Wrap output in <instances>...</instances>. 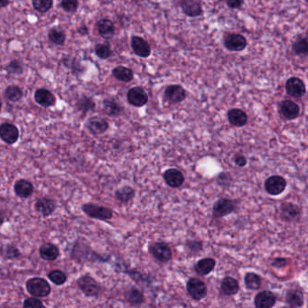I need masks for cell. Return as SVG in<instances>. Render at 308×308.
I'll return each mask as SVG.
<instances>
[{
    "mask_svg": "<svg viewBox=\"0 0 308 308\" xmlns=\"http://www.w3.org/2000/svg\"><path fill=\"white\" fill-rule=\"evenodd\" d=\"M25 287L28 293L36 297H45L49 296L51 293L49 283L42 277H33L28 279Z\"/></svg>",
    "mask_w": 308,
    "mask_h": 308,
    "instance_id": "obj_1",
    "label": "cell"
},
{
    "mask_svg": "<svg viewBox=\"0 0 308 308\" xmlns=\"http://www.w3.org/2000/svg\"><path fill=\"white\" fill-rule=\"evenodd\" d=\"M81 209L86 215L93 219L99 220V221H109L113 217L112 210L105 206H100L98 204H91V203L83 204Z\"/></svg>",
    "mask_w": 308,
    "mask_h": 308,
    "instance_id": "obj_2",
    "label": "cell"
},
{
    "mask_svg": "<svg viewBox=\"0 0 308 308\" xmlns=\"http://www.w3.org/2000/svg\"><path fill=\"white\" fill-rule=\"evenodd\" d=\"M237 209V203L232 199L220 198L212 206V216L214 218H222L234 212Z\"/></svg>",
    "mask_w": 308,
    "mask_h": 308,
    "instance_id": "obj_3",
    "label": "cell"
},
{
    "mask_svg": "<svg viewBox=\"0 0 308 308\" xmlns=\"http://www.w3.org/2000/svg\"><path fill=\"white\" fill-rule=\"evenodd\" d=\"M186 290L189 296L195 301H200L207 296V287L203 280L191 277L186 283Z\"/></svg>",
    "mask_w": 308,
    "mask_h": 308,
    "instance_id": "obj_4",
    "label": "cell"
},
{
    "mask_svg": "<svg viewBox=\"0 0 308 308\" xmlns=\"http://www.w3.org/2000/svg\"><path fill=\"white\" fill-rule=\"evenodd\" d=\"M77 285L81 292L88 297H97L100 293V286L90 275H84L79 277Z\"/></svg>",
    "mask_w": 308,
    "mask_h": 308,
    "instance_id": "obj_5",
    "label": "cell"
},
{
    "mask_svg": "<svg viewBox=\"0 0 308 308\" xmlns=\"http://www.w3.org/2000/svg\"><path fill=\"white\" fill-rule=\"evenodd\" d=\"M287 185H288V183L283 176L271 175L266 179L264 188L269 194H270L272 196H277L286 190Z\"/></svg>",
    "mask_w": 308,
    "mask_h": 308,
    "instance_id": "obj_6",
    "label": "cell"
},
{
    "mask_svg": "<svg viewBox=\"0 0 308 308\" xmlns=\"http://www.w3.org/2000/svg\"><path fill=\"white\" fill-rule=\"evenodd\" d=\"M150 252L153 255L154 259L162 263H167L172 259L173 252L171 247L165 241L154 242L150 247Z\"/></svg>",
    "mask_w": 308,
    "mask_h": 308,
    "instance_id": "obj_7",
    "label": "cell"
},
{
    "mask_svg": "<svg viewBox=\"0 0 308 308\" xmlns=\"http://www.w3.org/2000/svg\"><path fill=\"white\" fill-rule=\"evenodd\" d=\"M224 46L231 52H241L247 47V39L240 34H229L224 37Z\"/></svg>",
    "mask_w": 308,
    "mask_h": 308,
    "instance_id": "obj_8",
    "label": "cell"
},
{
    "mask_svg": "<svg viewBox=\"0 0 308 308\" xmlns=\"http://www.w3.org/2000/svg\"><path fill=\"white\" fill-rule=\"evenodd\" d=\"M286 92L294 98H302L307 93L305 82L298 77H291L286 82Z\"/></svg>",
    "mask_w": 308,
    "mask_h": 308,
    "instance_id": "obj_9",
    "label": "cell"
},
{
    "mask_svg": "<svg viewBox=\"0 0 308 308\" xmlns=\"http://www.w3.org/2000/svg\"><path fill=\"white\" fill-rule=\"evenodd\" d=\"M129 103L136 108H141L148 102V93L141 87H133L127 93Z\"/></svg>",
    "mask_w": 308,
    "mask_h": 308,
    "instance_id": "obj_10",
    "label": "cell"
},
{
    "mask_svg": "<svg viewBox=\"0 0 308 308\" xmlns=\"http://www.w3.org/2000/svg\"><path fill=\"white\" fill-rule=\"evenodd\" d=\"M301 215V209L293 203L286 202L280 205V218L284 222H292Z\"/></svg>",
    "mask_w": 308,
    "mask_h": 308,
    "instance_id": "obj_11",
    "label": "cell"
},
{
    "mask_svg": "<svg viewBox=\"0 0 308 308\" xmlns=\"http://www.w3.org/2000/svg\"><path fill=\"white\" fill-rule=\"evenodd\" d=\"M0 138L8 145H13L17 143L19 138V129L15 125L8 122L1 124Z\"/></svg>",
    "mask_w": 308,
    "mask_h": 308,
    "instance_id": "obj_12",
    "label": "cell"
},
{
    "mask_svg": "<svg viewBox=\"0 0 308 308\" xmlns=\"http://www.w3.org/2000/svg\"><path fill=\"white\" fill-rule=\"evenodd\" d=\"M276 303L277 296L269 290L261 291L254 297V306L257 308H271L275 307Z\"/></svg>",
    "mask_w": 308,
    "mask_h": 308,
    "instance_id": "obj_13",
    "label": "cell"
},
{
    "mask_svg": "<svg viewBox=\"0 0 308 308\" xmlns=\"http://www.w3.org/2000/svg\"><path fill=\"white\" fill-rule=\"evenodd\" d=\"M164 180L168 186L172 188H178L185 183V175L176 168L167 169L163 174Z\"/></svg>",
    "mask_w": 308,
    "mask_h": 308,
    "instance_id": "obj_14",
    "label": "cell"
},
{
    "mask_svg": "<svg viewBox=\"0 0 308 308\" xmlns=\"http://www.w3.org/2000/svg\"><path fill=\"white\" fill-rule=\"evenodd\" d=\"M165 98L173 104L180 103L186 98V91L178 84L169 85L165 91Z\"/></svg>",
    "mask_w": 308,
    "mask_h": 308,
    "instance_id": "obj_15",
    "label": "cell"
},
{
    "mask_svg": "<svg viewBox=\"0 0 308 308\" xmlns=\"http://www.w3.org/2000/svg\"><path fill=\"white\" fill-rule=\"evenodd\" d=\"M240 291V284L234 277H223L219 289V293L222 296H232L237 295Z\"/></svg>",
    "mask_w": 308,
    "mask_h": 308,
    "instance_id": "obj_16",
    "label": "cell"
},
{
    "mask_svg": "<svg viewBox=\"0 0 308 308\" xmlns=\"http://www.w3.org/2000/svg\"><path fill=\"white\" fill-rule=\"evenodd\" d=\"M131 47L136 56L142 58H148L151 55V47L149 43L140 37H131Z\"/></svg>",
    "mask_w": 308,
    "mask_h": 308,
    "instance_id": "obj_17",
    "label": "cell"
},
{
    "mask_svg": "<svg viewBox=\"0 0 308 308\" xmlns=\"http://www.w3.org/2000/svg\"><path fill=\"white\" fill-rule=\"evenodd\" d=\"M180 6L189 18H198L203 14L202 3L199 0H181Z\"/></svg>",
    "mask_w": 308,
    "mask_h": 308,
    "instance_id": "obj_18",
    "label": "cell"
},
{
    "mask_svg": "<svg viewBox=\"0 0 308 308\" xmlns=\"http://www.w3.org/2000/svg\"><path fill=\"white\" fill-rule=\"evenodd\" d=\"M109 127L108 121L103 117L98 116L91 117L87 122V129L94 136L104 134L109 130Z\"/></svg>",
    "mask_w": 308,
    "mask_h": 308,
    "instance_id": "obj_19",
    "label": "cell"
},
{
    "mask_svg": "<svg viewBox=\"0 0 308 308\" xmlns=\"http://www.w3.org/2000/svg\"><path fill=\"white\" fill-rule=\"evenodd\" d=\"M280 112L285 118L294 120L300 115V107L291 99H285L279 105Z\"/></svg>",
    "mask_w": 308,
    "mask_h": 308,
    "instance_id": "obj_20",
    "label": "cell"
},
{
    "mask_svg": "<svg viewBox=\"0 0 308 308\" xmlns=\"http://www.w3.org/2000/svg\"><path fill=\"white\" fill-rule=\"evenodd\" d=\"M35 100L37 104L44 108L53 107L56 103V96L47 89H44V88L37 90L35 93Z\"/></svg>",
    "mask_w": 308,
    "mask_h": 308,
    "instance_id": "obj_21",
    "label": "cell"
},
{
    "mask_svg": "<svg viewBox=\"0 0 308 308\" xmlns=\"http://www.w3.org/2000/svg\"><path fill=\"white\" fill-rule=\"evenodd\" d=\"M35 207L37 212H40L43 217H48L56 211V204L51 198L42 197L37 200Z\"/></svg>",
    "mask_w": 308,
    "mask_h": 308,
    "instance_id": "obj_22",
    "label": "cell"
},
{
    "mask_svg": "<svg viewBox=\"0 0 308 308\" xmlns=\"http://www.w3.org/2000/svg\"><path fill=\"white\" fill-rule=\"evenodd\" d=\"M227 118L231 125L237 128H241L248 123V115L240 109H231L227 112Z\"/></svg>",
    "mask_w": 308,
    "mask_h": 308,
    "instance_id": "obj_23",
    "label": "cell"
},
{
    "mask_svg": "<svg viewBox=\"0 0 308 308\" xmlns=\"http://www.w3.org/2000/svg\"><path fill=\"white\" fill-rule=\"evenodd\" d=\"M14 190L16 194L21 198H28L34 192V186L31 182L25 179H20L16 182Z\"/></svg>",
    "mask_w": 308,
    "mask_h": 308,
    "instance_id": "obj_24",
    "label": "cell"
},
{
    "mask_svg": "<svg viewBox=\"0 0 308 308\" xmlns=\"http://www.w3.org/2000/svg\"><path fill=\"white\" fill-rule=\"evenodd\" d=\"M215 259L212 258H204L198 260L194 265V270L200 276H207L214 270Z\"/></svg>",
    "mask_w": 308,
    "mask_h": 308,
    "instance_id": "obj_25",
    "label": "cell"
},
{
    "mask_svg": "<svg viewBox=\"0 0 308 308\" xmlns=\"http://www.w3.org/2000/svg\"><path fill=\"white\" fill-rule=\"evenodd\" d=\"M39 255L42 259L47 261H54L59 258V249L52 243H44L39 249Z\"/></svg>",
    "mask_w": 308,
    "mask_h": 308,
    "instance_id": "obj_26",
    "label": "cell"
},
{
    "mask_svg": "<svg viewBox=\"0 0 308 308\" xmlns=\"http://www.w3.org/2000/svg\"><path fill=\"white\" fill-rule=\"evenodd\" d=\"M305 297L300 289H289L286 295V303L290 308H302Z\"/></svg>",
    "mask_w": 308,
    "mask_h": 308,
    "instance_id": "obj_27",
    "label": "cell"
},
{
    "mask_svg": "<svg viewBox=\"0 0 308 308\" xmlns=\"http://www.w3.org/2000/svg\"><path fill=\"white\" fill-rule=\"evenodd\" d=\"M99 35L104 39H111L115 34V25L110 19H101L97 24Z\"/></svg>",
    "mask_w": 308,
    "mask_h": 308,
    "instance_id": "obj_28",
    "label": "cell"
},
{
    "mask_svg": "<svg viewBox=\"0 0 308 308\" xmlns=\"http://www.w3.org/2000/svg\"><path fill=\"white\" fill-rule=\"evenodd\" d=\"M136 196V192L129 185H124L115 191V198L122 204H128Z\"/></svg>",
    "mask_w": 308,
    "mask_h": 308,
    "instance_id": "obj_29",
    "label": "cell"
},
{
    "mask_svg": "<svg viewBox=\"0 0 308 308\" xmlns=\"http://www.w3.org/2000/svg\"><path fill=\"white\" fill-rule=\"evenodd\" d=\"M125 298H126V301L133 307L141 306L145 301L144 294L140 290L135 289V288H132L126 292Z\"/></svg>",
    "mask_w": 308,
    "mask_h": 308,
    "instance_id": "obj_30",
    "label": "cell"
},
{
    "mask_svg": "<svg viewBox=\"0 0 308 308\" xmlns=\"http://www.w3.org/2000/svg\"><path fill=\"white\" fill-rule=\"evenodd\" d=\"M112 75L115 79L122 82H130L134 79V72L125 66H117L112 70Z\"/></svg>",
    "mask_w": 308,
    "mask_h": 308,
    "instance_id": "obj_31",
    "label": "cell"
},
{
    "mask_svg": "<svg viewBox=\"0 0 308 308\" xmlns=\"http://www.w3.org/2000/svg\"><path fill=\"white\" fill-rule=\"evenodd\" d=\"M244 283L247 289L256 291L259 290L262 286V278L254 272H248L244 277Z\"/></svg>",
    "mask_w": 308,
    "mask_h": 308,
    "instance_id": "obj_32",
    "label": "cell"
},
{
    "mask_svg": "<svg viewBox=\"0 0 308 308\" xmlns=\"http://www.w3.org/2000/svg\"><path fill=\"white\" fill-rule=\"evenodd\" d=\"M103 111L110 117H118L122 113V107L114 99H104Z\"/></svg>",
    "mask_w": 308,
    "mask_h": 308,
    "instance_id": "obj_33",
    "label": "cell"
},
{
    "mask_svg": "<svg viewBox=\"0 0 308 308\" xmlns=\"http://www.w3.org/2000/svg\"><path fill=\"white\" fill-rule=\"evenodd\" d=\"M24 93L18 85H10L5 90V97L12 102H17L23 98Z\"/></svg>",
    "mask_w": 308,
    "mask_h": 308,
    "instance_id": "obj_34",
    "label": "cell"
},
{
    "mask_svg": "<svg viewBox=\"0 0 308 308\" xmlns=\"http://www.w3.org/2000/svg\"><path fill=\"white\" fill-rule=\"evenodd\" d=\"M48 38L50 42L55 43L56 45H62L66 40V36L64 32L59 28H52L48 33Z\"/></svg>",
    "mask_w": 308,
    "mask_h": 308,
    "instance_id": "obj_35",
    "label": "cell"
},
{
    "mask_svg": "<svg viewBox=\"0 0 308 308\" xmlns=\"http://www.w3.org/2000/svg\"><path fill=\"white\" fill-rule=\"evenodd\" d=\"M94 52H95V55L101 60L109 59L112 56L111 45L107 43L96 44V46L94 48Z\"/></svg>",
    "mask_w": 308,
    "mask_h": 308,
    "instance_id": "obj_36",
    "label": "cell"
},
{
    "mask_svg": "<svg viewBox=\"0 0 308 308\" xmlns=\"http://www.w3.org/2000/svg\"><path fill=\"white\" fill-rule=\"evenodd\" d=\"M292 50L296 56H308V43L307 38H298L292 45Z\"/></svg>",
    "mask_w": 308,
    "mask_h": 308,
    "instance_id": "obj_37",
    "label": "cell"
},
{
    "mask_svg": "<svg viewBox=\"0 0 308 308\" xmlns=\"http://www.w3.org/2000/svg\"><path fill=\"white\" fill-rule=\"evenodd\" d=\"M95 102L93 101V99L92 98H89V97H86V96H83V97H81L79 100H78V102H77V104H76V107H77V109L79 110V111H81L82 113H87V112H89V111H92L95 109Z\"/></svg>",
    "mask_w": 308,
    "mask_h": 308,
    "instance_id": "obj_38",
    "label": "cell"
},
{
    "mask_svg": "<svg viewBox=\"0 0 308 308\" xmlns=\"http://www.w3.org/2000/svg\"><path fill=\"white\" fill-rule=\"evenodd\" d=\"M48 278L57 286H62L67 281V275L59 270H55L48 273Z\"/></svg>",
    "mask_w": 308,
    "mask_h": 308,
    "instance_id": "obj_39",
    "label": "cell"
},
{
    "mask_svg": "<svg viewBox=\"0 0 308 308\" xmlns=\"http://www.w3.org/2000/svg\"><path fill=\"white\" fill-rule=\"evenodd\" d=\"M34 8L40 13H46L54 6V0H32Z\"/></svg>",
    "mask_w": 308,
    "mask_h": 308,
    "instance_id": "obj_40",
    "label": "cell"
},
{
    "mask_svg": "<svg viewBox=\"0 0 308 308\" xmlns=\"http://www.w3.org/2000/svg\"><path fill=\"white\" fill-rule=\"evenodd\" d=\"M6 72L9 74H21L24 71L22 63L19 60H14L6 66Z\"/></svg>",
    "mask_w": 308,
    "mask_h": 308,
    "instance_id": "obj_41",
    "label": "cell"
},
{
    "mask_svg": "<svg viewBox=\"0 0 308 308\" xmlns=\"http://www.w3.org/2000/svg\"><path fill=\"white\" fill-rule=\"evenodd\" d=\"M61 6H62V9L66 12H76V10L79 6V1L78 0H62Z\"/></svg>",
    "mask_w": 308,
    "mask_h": 308,
    "instance_id": "obj_42",
    "label": "cell"
},
{
    "mask_svg": "<svg viewBox=\"0 0 308 308\" xmlns=\"http://www.w3.org/2000/svg\"><path fill=\"white\" fill-rule=\"evenodd\" d=\"M185 245L187 247V249L192 253H198L203 250V242L200 240H186Z\"/></svg>",
    "mask_w": 308,
    "mask_h": 308,
    "instance_id": "obj_43",
    "label": "cell"
},
{
    "mask_svg": "<svg viewBox=\"0 0 308 308\" xmlns=\"http://www.w3.org/2000/svg\"><path fill=\"white\" fill-rule=\"evenodd\" d=\"M23 307L25 308H43L44 305L41 300L38 299V297L34 296V297L26 298L24 301Z\"/></svg>",
    "mask_w": 308,
    "mask_h": 308,
    "instance_id": "obj_44",
    "label": "cell"
},
{
    "mask_svg": "<svg viewBox=\"0 0 308 308\" xmlns=\"http://www.w3.org/2000/svg\"><path fill=\"white\" fill-rule=\"evenodd\" d=\"M4 256L6 257V259H16L20 256V251L18 248L12 246V245H8V246L6 247Z\"/></svg>",
    "mask_w": 308,
    "mask_h": 308,
    "instance_id": "obj_45",
    "label": "cell"
},
{
    "mask_svg": "<svg viewBox=\"0 0 308 308\" xmlns=\"http://www.w3.org/2000/svg\"><path fill=\"white\" fill-rule=\"evenodd\" d=\"M288 265V259L285 258H276L271 262V266L276 269H283Z\"/></svg>",
    "mask_w": 308,
    "mask_h": 308,
    "instance_id": "obj_46",
    "label": "cell"
},
{
    "mask_svg": "<svg viewBox=\"0 0 308 308\" xmlns=\"http://www.w3.org/2000/svg\"><path fill=\"white\" fill-rule=\"evenodd\" d=\"M235 165H237L238 167H243L247 165V158L245 155L241 154H236L233 157Z\"/></svg>",
    "mask_w": 308,
    "mask_h": 308,
    "instance_id": "obj_47",
    "label": "cell"
},
{
    "mask_svg": "<svg viewBox=\"0 0 308 308\" xmlns=\"http://www.w3.org/2000/svg\"><path fill=\"white\" fill-rule=\"evenodd\" d=\"M227 6L231 9H239L244 4V0H225Z\"/></svg>",
    "mask_w": 308,
    "mask_h": 308,
    "instance_id": "obj_48",
    "label": "cell"
},
{
    "mask_svg": "<svg viewBox=\"0 0 308 308\" xmlns=\"http://www.w3.org/2000/svg\"><path fill=\"white\" fill-rule=\"evenodd\" d=\"M79 33L82 36H87L89 34V29H88L86 25H82L81 27H80L79 28Z\"/></svg>",
    "mask_w": 308,
    "mask_h": 308,
    "instance_id": "obj_49",
    "label": "cell"
},
{
    "mask_svg": "<svg viewBox=\"0 0 308 308\" xmlns=\"http://www.w3.org/2000/svg\"><path fill=\"white\" fill-rule=\"evenodd\" d=\"M9 5V0H0V8H4Z\"/></svg>",
    "mask_w": 308,
    "mask_h": 308,
    "instance_id": "obj_50",
    "label": "cell"
},
{
    "mask_svg": "<svg viewBox=\"0 0 308 308\" xmlns=\"http://www.w3.org/2000/svg\"><path fill=\"white\" fill-rule=\"evenodd\" d=\"M4 220H5V215H4V212H3V211L0 209V226L3 224V222H4Z\"/></svg>",
    "mask_w": 308,
    "mask_h": 308,
    "instance_id": "obj_51",
    "label": "cell"
},
{
    "mask_svg": "<svg viewBox=\"0 0 308 308\" xmlns=\"http://www.w3.org/2000/svg\"><path fill=\"white\" fill-rule=\"evenodd\" d=\"M1 107H2V104H1V102H0V111H1Z\"/></svg>",
    "mask_w": 308,
    "mask_h": 308,
    "instance_id": "obj_52",
    "label": "cell"
}]
</instances>
